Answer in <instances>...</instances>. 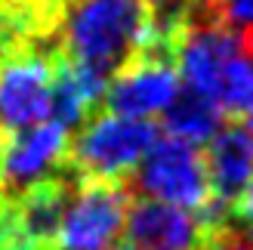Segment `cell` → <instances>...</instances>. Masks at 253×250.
I'll return each instance as SVG.
<instances>
[{
    "label": "cell",
    "instance_id": "obj_1",
    "mask_svg": "<svg viewBox=\"0 0 253 250\" xmlns=\"http://www.w3.org/2000/svg\"><path fill=\"white\" fill-rule=\"evenodd\" d=\"M170 56L185 90L213 102L222 118L247 115L253 105V37L198 3L173 31Z\"/></svg>",
    "mask_w": 253,
    "mask_h": 250
},
{
    "label": "cell",
    "instance_id": "obj_2",
    "mask_svg": "<svg viewBox=\"0 0 253 250\" xmlns=\"http://www.w3.org/2000/svg\"><path fill=\"white\" fill-rule=\"evenodd\" d=\"M56 25L59 56L105 81L145 53L158 34L142 0H68Z\"/></svg>",
    "mask_w": 253,
    "mask_h": 250
},
{
    "label": "cell",
    "instance_id": "obj_3",
    "mask_svg": "<svg viewBox=\"0 0 253 250\" xmlns=\"http://www.w3.org/2000/svg\"><path fill=\"white\" fill-rule=\"evenodd\" d=\"M158 139L155 121L121 118L102 111L84 121L81 133L68 145V167L81 179H105L124 182L126 173L139 167L148 148Z\"/></svg>",
    "mask_w": 253,
    "mask_h": 250
},
{
    "label": "cell",
    "instance_id": "obj_4",
    "mask_svg": "<svg viewBox=\"0 0 253 250\" xmlns=\"http://www.w3.org/2000/svg\"><path fill=\"white\" fill-rule=\"evenodd\" d=\"M56 59L59 49L41 41L16 43L0 56V136L46 121Z\"/></svg>",
    "mask_w": 253,
    "mask_h": 250
},
{
    "label": "cell",
    "instance_id": "obj_5",
    "mask_svg": "<svg viewBox=\"0 0 253 250\" xmlns=\"http://www.w3.org/2000/svg\"><path fill=\"white\" fill-rule=\"evenodd\" d=\"M133 185L148 201L179 207L195 216H201L213 201L204 152L192 142L173 139V136H164V139L158 136L155 139L148 155L139 161Z\"/></svg>",
    "mask_w": 253,
    "mask_h": 250
},
{
    "label": "cell",
    "instance_id": "obj_6",
    "mask_svg": "<svg viewBox=\"0 0 253 250\" xmlns=\"http://www.w3.org/2000/svg\"><path fill=\"white\" fill-rule=\"evenodd\" d=\"M130 207L124 182L78 179L62 210L53 250H118Z\"/></svg>",
    "mask_w": 253,
    "mask_h": 250
},
{
    "label": "cell",
    "instance_id": "obj_7",
    "mask_svg": "<svg viewBox=\"0 0 253 250\" xmlns=\"http://www.w3.org/2000/svg\"><path fill=\"white\" fill-rule=\"evenodd\" d=\"M179 93V74L170 49H145L108 81L102 102L111 115L151 121L164 115Z\"/></svg>",
    "mask_w": 253,
    "mask_h": 250
},
{
    "label": "cell",
    "instance_id": "obj_8",
    "mask_svg": "<svg viewBox=\"0 0 253 250\" xmlns=\"http://www.w3.org/2000/svg\"><path fill=\"white\" fill-rule=\"evenodd\" d=\"M68 130L53 121L6 136L0 148V195L16 198L31 185L62 173L68 164Z\"/></svg>",
    "mask_w": 253,
    "mask_h": 250
},
{
    "label": "cell",
    "instance_id": "obj_9",
    "mask_svg": "<svg viewBox=\"0 0 253 250\" xmlns=\"http://www.w3.org/2000/svg\"><path fill=\"white\" fill-rule=\"evenodd\" d=\"M204 226L195 213L161 201H130L124 219L126 250H198Z\"/></svg>",
    "mask_w": 253,
    "mask_h": 250
},
{
    "label": "cell",
    "instance_id": "obj_10",
    "mask_svg": "<svg viewBox=\"0 0 253 250\" xmlns=\"http://www.w3.org/2000/svg\"><path fill=\"white\" fill-rule=\"evenodd\" d=\"M204 167L213 201L232 210L253 179V145L241 124H222L204 148Z\"/></svg>",
    "mask_w": 253,
    "mask_h": 250
},
{
    "label": "cell",
    "instance_id": "obj_11",
    "mask_svg": "<svg viewBox=\"0 0 253 250\" xmlns=\"http://www.w3.org/2000/svg\"><path fill=\"white\" fill-rule=\"evenodd\" d=\"M222 124H225L222 111L192 90H179L176 99L167 105V111H164V130H167V136L192 142L198 148L207 145L222 130Z\"/></svg>",
    "mask_w": 253,
    "mask_h": 250
},
{
    "label": "cell",
    "instance_id": "obj_12",
    "mask_svg": "<svg viewBox=\"0 0 253 250\" xmlns=\"http://www.w3.org/2000/svg\"><path fill=\"white\" fill-rule=\"evenodd\" d=\"M142 3L148 6V12H151V19H155L158 28L173 37V31L188 19V12H192L201 0H142Z\"/></svg>",
    "mask_w": 253,
    "mask_h": 250
},
{
    "label": "cell",
    "instance_id": "obj_13",
    "mask_svg": "<svg viewBox=\"0 0 253 250\" xmlns=\"http://www.w3.org/2000/svg\"><path fill=\"white\" fill-rule=\"evenodd\" d=\"M198 250H253V238L238 229V226H216V229H207L204 238H201Z\"/></svg>",
    "mask_w": 253,
    "mask_h": 250
},
{
    "label": "cell",
    "instance_id": "obj_14",
    "mask_svg": "<svg viewBox=\"0 0 253 250\" xmlns=\"http://www.w3.org/2000/svg\"><path fill=\"white\" fill-rule=\"evenodd\" d=\"M232 226L244 229L250 238H253V179H250V185L244 189V195L238 198V204L232 207Z\"/></svg>",
    "mask_w": 253,
    "mask_h": 250
},
{
    "label": "cell",
    "instance_id": "obj_15",
    "mask_svg": "<svg viewBox=\"0 0 253 250\" xmlns=\"http://www.w3.org/2000/svg\"><path fill=\"white\" fill-rule=\"evenodd\" d=\"M16 43H22L19 41V34L12 31V25H9V19L3 16V9H0V56L6 53V49H12Z\"/></svg>",
    "mask_w": 253,
    "mask_h": 250
},
{
    "label": "cell",
    "instance_id": "obj_16",
    "mask_svg": "<svg viewBox=\"0 0 253 250\" xmlns=\"http://www.w3.org/2000/svg\"><path fill=\"white\" fill-rule=\"evenodd\" d=\"M244 118H247V124H244V133H247V139H250V145H253V105L247 108V115H244Z\"/></svg>",
    "mask_w": 253,
    "mask_h": 250
},
{
    "label": "cell",
    "instance_id": "obj_17",
    "mask_svg": "<svg viewBox=\"0 0 253 250\" xmlns=\"http://www.w3.org/2000/svg\"><path fill=\"white\" fill-rule=\"evenodd\" d=\"M0 3H46V6H53V0H0ZM56 9V6H53ZM59 12V9H56Z\"/></svg>",
    "mask_w": 253,
    "mask_h": 250
},
{
    "label": "cell",
    "instance_id": "obj_18",
    "mask_svg": "<svg viewBox=\"0 0 253 250\" xmlns=\"http://www.w3.org/2000/svg\"><path fill=\"white\" fill-rule=\"evenodd\" d=\"M0 148H3V136H0Z\"/></svg>",
    "mask_w": 253,
    "mask_h": 250
},
{
    "label": "cell",
    "instance_id": "obj_19",
    "mask_svg": "<svg viewBox=\"0 0 253 250\" xmlns=\"http://www.w3.org/2000/svg\"><path fill=\"white\" fill-rule=\"evenodd\" d=\"M118 250H126V247H118Z\"/></svg>",
    "mask_w": 253,
    "mask_h": 250
}]
</instances>
